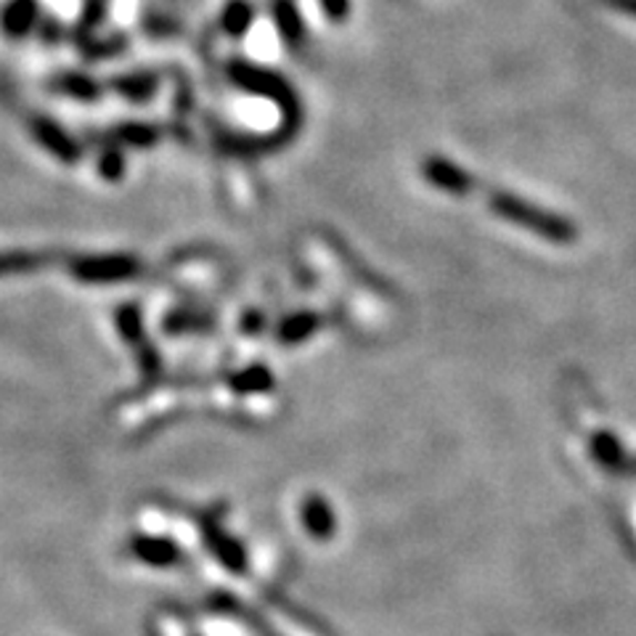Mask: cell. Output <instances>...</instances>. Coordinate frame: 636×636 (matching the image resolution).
Returning a JSON list of instances; mask_svg holds the SVG:
<instances>
[{
  "label": "cell",
  "mask_w": 636,
  "mask_h": 636,
  "mask_svg": "<svg viewBox=\"0 0 636 636\" xmlns=\"http://www.w3.org/2000/svg\"><path fill=\"white\" fill-rule=\"evenodd\" d=\"M249 19H253V9L245 3V0H234L232 6H228L226 17H223V22H226V30L234 32V35H239V32H245L249 27Z\"/></svg>",
  "instance_id": "2"
},
{
  "label": "cell",
  "mask_w": 636,
  "mask_h": 636,
  "mask_svg": "<svg viewBox=\"0 0 636 636\" xmlns=\"http://www.w3.org/2000/svg\"><path fill=\"white\" fill-rule=\"evenodd\" d=\"M276 17L281 19V30L287 32V35H293L295 30H300V17H297L295 6L289 3V0H279V9H276Z\"/></svg>",
  "instance_id": "3"
},
{
  "label": "cell",
  "mask_w": 636,
  "mask_h": 636,
  "mask_svg": "<svg viewBox=\"0 0 636 636\" xmlns=\"http://www.w3.org/2000/svg\"><path fill=\"white\" fill-rule=\"evenodd\" d=\"M32 11H35L32 0H13L9 9H6V27L19 35V32H24L32 24Z\"/></svg>",
  "instance_id": "1"
},
{
  "label": "cell",
  "mask_w": 636,
  "mask_h": 636,
  "mask_svg": "<svg viewBox=\"0 0 636 636\" xmlns=\"http://www.w3.org/2000/svg\"><path fill=\"white\" fill-rule=\"evenodd\" d=\"M324 3V11L329 13L331 19H342L345 13H348V0H321Z\"/></svg>",
  "instance_id": "4"
},
{
  "label": "cell",
  "mask_w": 636,
  "mask_h": 636,
  "mask_svg": "<svg viewBox=\"0 0 636 636\" xmlns=\"http://www.w3.org/2000/svg\"><path fill=\"white\" fill-rule=\"evenodd\" d=\"M605 3L613 6V9H618L620 13H626V17L636 19V0H605Z\"/></svg>",
  "instance_id": "5"
}]
</instances>
